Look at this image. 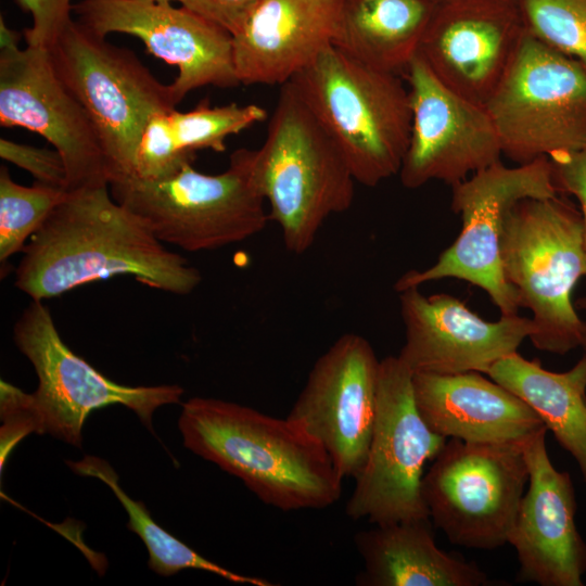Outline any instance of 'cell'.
Returning a JSON list of instances; mask_svg holds the SVG:
<instances>
[{"label":"cell","instance_id":"obj_35","mask_svg":"<svg viewBox=\"0 0 586 586\" xmlns=\"http://www.w3.org/2000/svg\"><path fill=\"white\" fill-rule=\"evenodd\" d=\"M581 347H583L584 351L586 352V321H584L583 333H582V341H581Z\"/></svg>","mask_w":586,"mask_h":586},{"label":"cell","instance_id":"obj_6","mask_svg":"<svg viewBox=\"0 0 586 586\" xmlns=\"http://www.w3.org/2000/svg\"><path fill=\"white\" fill-rule=\"evenodd\" d=\"M561 194L525 199L507 214L500 244L505 278L532 311L535 348L565 355L581 346L584 320L572 294L586 278L582 216Z\"/></svg>","mask_w":586,"mask_h":586},{"label":"cell","instance_id":"obj_10","mask_svg":"<svg viewBox=\"0 0 586 586\" xmlns=\"http://www.w3.org/2000/svg\"><path fill=\"white\" fill-rule=\"evenodd\" d=\"M450 207L462 228L436 260L424 270H409L395 283L396 292L435 280L455 278L481 288L502 316L520 308L515 289L502 271L500 244L508 212L525 199L559 195L548 157L508 167L498 161L451 187Z\"/></svg>","mask_w":586,"mask_h":586},{"label":"cell","instance_id":"obj_18","mask_svg":"<svg viewBox=\"0 0 586 586\" xmlns=\"http://www.w3.org/2000/svg\"><path fill=\"white\" fill-rule=\"evenodd\" d=\"M398 295L405 327L398 358L412 373H486L535 332L532 318L501 315L487 321L445 293L425 296L408 288Z\"/></svg>","mask_w":586,"mask_h":586},{"label":"cell","instance_id":"obj_30","mask_svg":"<svg viewBox=\"0 0 586 586\" xmlns=\"http://www.w3.org/2000/svg\"><path fill=\"white\" fill-rule=\"evenodd\" d=\"M0 156L28 171L36 182L67 191V170L55 149L36 148L1 138Z\"/></svg>","mask_w":586,"mask_h":586},{"label":"cell","instance_id":"obj_25","mask_svg":"<svg viewBox=\"0 0 586 586\" xmlns=\"http://www.w3.org/2000/svg\"><path fill=\"white\" fill-rule=\"evenodd\" d=\"M77 474L104 482L122 502L128 514L127 528L139 535L149 551V566L162 576L174 575L184 569L202 570L237 584L272 586L267 579L232 572L191 549L165 531L151 517L144 504L130 498L118 483V475L103 459L85 456L80 461H67Z\"/></svg>","mask_w":586,"mask_h":586},{"label":"cell","instance_id":"obj_15","mask_svg":"<svg viewBox=\"0 0 586 586\" xmlns=\"http://www.w3.org/2000/svg\"><path fill=\"white\" fill-rule=\"evenodd\" d=\"M73 10L78 22L98 36L122 33L138 37L154 56L178 68L170 84L178 104L190 91L240 85L232 35L184 8L146 0H82Z\"/></svg>","mask_w":586,"mask_h":586},{"label":"cell","instance_id":"obj_27","mask_svg":"<svg viewBox=\"0 0 586 586\" xmlns=\"http://www.w3.org/2000/svg\"><path fill=\"white\" fill-rule=\"evenodd\" d=\"M169 118L179 149L194 154L203 149L224 152L228 137L264 122L267 112L257 104L209 106L203 101L188 112L171 110Z\"/></svg>","mask_w":586,"mask_h":586},{"label":"cell","instance_id":"obj_3","mask_svg":"<svg viewBox=\"0 0 586 586\" xmlns=\"http://www.w3.org/2000/svg\"><path fill=\"white\" fill-rule=\"evenodd\" d=\"M13 335L38 377V387L31 394L0 382L2 429L16 441L33 432L48 433L80 447L89 413L114 404L131 409L153 431V412L163 405L179 403L184 392L175 384L128 386L104 377L63 342L42 301L31 300Z\"/></svg>","mask_w":586,"mask_h":586},{"label":"cell","instance_id":"obj_24","mask_svg":"<svg viewBox=\"0 0 586 586\" xmlns=\"http://www.w3.org/2000/svg\"><path fill=\"white\" fill-rule=\"evenodd\" d=\"M485 374L538 413L573 456L586 482V355L570 370L553 372L515 352L497 360Z\"/></svg>","mask_w":586,"mask_h":586},{"label":"cell","instance_id":"obj_32","mask_svg":"<svg viewBox=\"0 0 586 586\" xmlns=\"http://www.w3.org/2000/svg\"><path fill=\"white\" fill-rule=\"evenodd\" d=\"M549 160L558 192L573 195L578 202L586 252V146Z\"/></svg>","mask_w":586,"mask_h":586},{"label":"cell","instance_id":"obj_13","mask_svg":"<svg viewBox=\"0 0 586 586\" xmlns=\"http://www.w3.org/2000/svg\"><path fill=\"white\" fill-rule=\"evenodd\" d=\"M405 72L411 109L409 142L398 173L405 188L434 180L453 187L500 161L498 133L483 104L445 86L418 53Z\"/></svg>","mask_w":586,"mask_h":586},{"label":"cell","instance_id":"obj_28","mask_svg":"<svg viewBox=\"0 0 586 586\" xmlns=\"http://www.w3.org/2000/svg\"><path fill=\"white\" fill-rule=\"evenodd\" d=\"M525 30L586 69V0H518Z\"/></svg>","mask_w":586,"mask_h":586},{"label":"cell","instance_id":"obj_7","mask_svg":"<svg viewBox=\"0 0 586 586\" xmlns=\"http://www.w3.org/2000/svg\"><path fill=\"white\" fill-rule=\"evenodd\" d=\"M251 152L235 150L217 175L200 173L189 162L158 180L112 176L110 192L161 242L188 252L217 250L252 238L269 221L252 178Z\"/></svg>","mask_w":586,"mask_h":586},{"label":"cell","instance_id":"obj_16","mask_svg":"<svg viewBox=\"0 0 586 586\" xmlns=\"http://www.w3.org/2000/svg\"><path fill=\"white\" fill-rule=\"evenodd\" d=\"M0 125L43 137L61 154L67 191L109 184L110 166L87 112L56 75L49 51L0 52Z\"/></svg>","mask_w":586,"mask_h":586},{"label":"cell","instance_id":"obj_37","mask_svg":"<svg viewBox=\"0 0 586 586\" xmlns=\"http://www.w3.org/2000/svg\"><path fill=\"white\" fill-rule=\"evenodd\" d=\"M146 1H153V2H157V3H171L173 1L180 2V0H146Z\"/></svg>","mask_w":586,"mask_h":586},{"label":"cell","instance_id":"obj_12","mask_svg":"<svg viewBox=\"0 0 586 586\" xmlns=\"http://www.w3.org/2000/svg\"><path fill=\"white\" fill-rule=\"evenodd\" d=\"M523 443L450 438L433 459L422 497L451 544L492 550L508 543L528 483Z\"/></svg>","mask_w":586,"mask_h":586},{"label":"cell","instance_id":"obj_19","mask_svg":"<svg viewBox=\"0 0 586 586\" xmlns=\"http://www.w3.org/2000/svg\"><path fill=\"white\" fill-rule=\"evenodd\" d=\"M544 428L523 443L528 489L523 495L508 543L518 555V578L542 586H583L586 544L575 524L571 476L556 469Z\"/></svg>","mask_w":586,"mask_h":586},{"label":"cell","instance_id":"obj_20","mask_svg":"<svg viewBox=\"0 0 586 586\" xmlns=\"http://www.w3.org/2000/svg\"><path fill=\"white\" fill-rule=\"evenodd\" d=\"M342 0H258L232 35L244 85H283L333 46Z\"/></svg>","mask_w":586,"mask_h":586},{"label":"cell","instance_id":"obj_21","mask_svg":"<svg viewBox=\"0 0 586 586\" xmlns=\"http://www.w3.org/2000/svg\"><path fill=\"white\" fill-rule=\"evenodd\" d=\"M417 408L435 433L474 443H523L546 428L523 399L481 372L413 373Z\"/></svg>","mask_w":586,"mask_h":586},{"label":"cell","instance_id":"obj_14","mask_svg":"<svg viewBox=\"0 0 586 586\" xmlns=\"http://www.w3.org/2000/svg\"><path fill=\"white\" fill-rule=\"evenodd\" d=\"M379 367L364 336L341 335L316 360L286 416L322 445L343 479H355L367 458Z\"/></svg>","mask_w":586,"mask_h":586},{"label":"cell","instance_id":"obj_23","mask_svg":"<svg viewBox=\"0 0 586 586\" xmlns=\"http://www.w3.org/2000/svg\"><path fill=\"white\" fill-rule=\"evenodd\" d=\"M434 0H342L333 46L377 69L406 71L434 12Z\"/></svg>","mask_w":586,"mask_h":586},{"label":"cell","instance_id":"obj_29","mask_svg":"<svg viewBox=\"0 0 586 586\" xmlns=\"http://www.w3.org/2000/svg\"><path fill=\"white\" fill-rule=\"evenodd\" d=\"M170 111L154 113L145 124L128 176L158 180L193 162L194 154L180 150L176 142L169 118Z\"/></svg>","mask_w":586,"mask_h":586},{"label":"cell","instance_id":"obj_17","mask_svg":"<svg viewBox=\"0 0 586 586\" xmlns=\"http://www.w3.org/2000/svg\"><path fill=\"white\" fill-rule=\"evenodd\" d=\"M418 54L453 91L485 104L525 33L518 0H442Z\"/></svg>","mask_w":586,"mask_h":586},{"label":"cell","instance_id":"obj_34","mask_svg":"<svg viewBox=\"0 0 586 586\" xmlns=\"http://www.w3.org/2000/svg\"><path fill=\"white\" fill-rule=\"evenodd\" d=\"M21 35L10 28L1 15L0 17V52L1 51H13L18 49V41Z\"/></svg>","mask_w":586,"mask_h":586},{"label":"cell","instance_id":"obj_26","mask_svg":"<svg viewBox=\"0 0 586 586\" xmlns=\"http://www.w3.org/2000/svg\"><path fill=\"white\" fill-rule=\"evenodd\" d=\"M66 190L35 182L31 187L12 180L7 167L0 168V262L22 252L26 241L63 200Z\"/></svg>","mask_w":586,"mask_h":586},{"label":"cell","instance_id":"obj_2","mask_svg":"<svg viewBox=\"0 0 586 586\" xmlns=\"http://www.w3.org/2000/svg\"><path fill=\"white\" fill-rule=\"evenodd\" d=\"M183 445L240 479L265 505L282 511L335 504L342 481L322 445L294 421L217 398L182 405Z\"/></svg>","mask_w":586,"mask_h":586},{"label":"cell","instance_id":"obj_1","mask_svg":"<svg viewBox=\"0 0 586 586\" xmlns=\"http://www.w3.org/2000/svg\"><path fill=\"white\" fill-rule=\"evenodd\" d=\"M22 252L15 286L34 301L120 275L177 295L202 280L198 268L114 200L107 183L67 191Z\"/></svg>","mask_w":586,"mask_h":586},{"label":"cell","instance_id":"obj_9","mask_svg":"<svg viewBox=\"0 0 586 586\" xmlns=\"http://www.w3.org/2000/svg\"><path fill=\"white\" fill-rule=\"evenodd\" d=\"M484 106L518 165L586 146V69L526 30Z\"/></svg>","mask_w":586,"mask_h":586},{"label":"cell","instance_id":"obj_5","mask_svg":"<svg viewBox=\"0 0 586 586\" xmlns=\"http://www.w3.org/2000/svg\"><path fill=\"white\" fill-rule=\"evenodd\" d=\"M290 82L335 141L357 183L375 187L399 173L411 109L397 74L330 46Z\"/></svg>","mask_w":586,"mask_h":586},{"label":"cell","instance_id":"obj_11","mask_svg":"<svg viewBox=\"0 0 586 586\" xmlns=\"http://www.w3.org/2000/svg\"><path fill=\"white\" fill-rule=\"evenodd\" d=\"M412 375L398 356L380 360L370 446L345 508L354 521L366 519L374 525L430 519L421 491L423 468L447 438L421 417Z\"/></svg>","mask_w":586,"mask_h":586},{"label":"cell","instance_id":"obj_31","mask_svg":"<svg viewBox=\"0 0 586 586\" xmlns=\"http://www.w3.org/2000/svg\"><path fill=\"white\" fill-rule=\"evenodd\" d=\"M16 1L33 18V25L24 31L27 46L49 50L73 21L72 0Z\"/></svg>","mask_w":586,"mask_h":586},{"label":"cell","instance_id":"obj_38","mask_svg":"<svg viewBox=\"0 0 586 586\" xmlns=\"http://www.w3.org/2000/svg\"><path fill=\"white\" fill-rule=\"evenodd\" d=\"M442 1V0H441Z\"/></svg>","mask_w":586,"mask_h":586},{"label":"cell","instance_id":"obj_8","mask_svg":"<svg viewBox=\"0 0 586 586\" xmlns=\"http://www.w3.org/2000/svg\"><path fill=\"white\" fill-rule=\"evenodd\" d=\"M53 68L79 101L101 140L112 176H128L150 117L176 107L163 85L130 50L72 21L48 50ZM110 180V179H109Z\"/></svg>","mask_w":586,"mask_h":586},{"label":"cell","instance_id":"obj_33","mask_svg":"<svg viewBox=\"0 0 586 586\" xmlns=\"http://www.w3.org/2000/svg\"><path fill=\"white\" fill-rule=\"evenodd\" d=\"M258 0H180V4L233 35Z\"/></svg>","mask_w":586,"mask_h":586},{"label":"cell","instance_id":"obj_4","mask_svg":"<svg viewBox=\"0 0 586 586\" xmlns=\"http://www.w3.org/2000/svg\"><path fill=\"white\" fill-rule=\"evenodd\" d=\"M251 173L293 254L308 251L326 220L354 202L356 180L342 151L290 81L264 143L251 152Z\"/></svg>","mask_w":586,"mask_h":586},{"label":"cell","instance_id":"obj_22","mask_svg":"<svg viewBox=\"0 0 586 586\" xmlns=\"http://www.w3.org/2000/svg\"><path fill=\"white\" fill-rule=\"evenodd\" d=\"M354 543L364 561L359 586L493 584L475 563L437 547L430 519L374 524L358 532Z\"/></svg>","mask_w":586,"mask_h":586},{"label":"cell","instance_id":"obj_36","mask_svg":"<svg viewBox=\"0 0 586 586\" xmlns=\"http://www.w3.org/2000/svg\"><path fill=\"white\" fill-rule=\"evenodd\" d=\"M575 306L577 308H581L583 310H586V296L585 297H582V298H578L575 303Z\"/></svg>","mask_w":586,"mask_h":586}]
</instances>
